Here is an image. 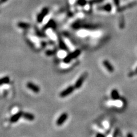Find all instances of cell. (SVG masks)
Here are the masks:
<instances>
[{
  "label": "cell",
  "mask_w": 137,
  "mask_h": 137,
  "mask_svg": "<svg viewBox=\"0 0 137 137\" xmlns=\"http://www.w3.org/2000/svg\"><path fill=\"white\" fill-rule=\"evenodd\" d=\"M81 51L80 50H75V51L71 52V53H69L68 54L66 55V56L64 58V59H63V61H64V62L65 63V64H68V63L71 62L73 59L78 57L79 55L81 54Z\"/></svg>",
  "instance_id": "cell-1"
},
{
  "label": "cell",
  "mask_w": 137,
  "mask_h": 137,
  "mask_svg": "<svg viewBox=\"0 0 137 137\" xmlns=\"http://www.w3.org/2000/svg\"><path fill=\"white\" fill-rule=\"evenodd\" d=\"M87 77V73L85 72V73H83L79 77V78L77 80L76 82H75L74 86L75 89H80Z\"/></svg>",
  "instance_id": "cell-2"
},
{
  "label": "cell",
  "mask_w": 137,
  "mask_h": 137,
  "mask_svg": "<svg viewBox=\"0 0 137 137\" xmlns=\"http://www.w3.org/2000/svg\"><path fill=\"white\" fill-rule=\"evenodd\" d=\"M75 87L74 86H69L66 89H65L64 90H62L60 94H59V96L61 98H65V97H68V95H69L70 94L73 93Z\"/></svg>",
  "instance_id": "cell-3"
},
{
  "label": "cell",
  "mask_w": 137,
  "mask_h": 137,
  "mask_svg": "<svg viewBox=\"0 0 137 137\" xmlns=\"http://www.w3.org/2000/svg\"><path fill=\"white\" fill-rule=\"evenodd\" d=\"M49 11V9L48 8H45L43 9L40 13L37 16V22L39 23L42 22L43 20H44V18L48 15Z\"/></svg>",
  "instance_id": "cell-4"
},
{
  "label": "cell",
  "mask_w": 137,
  "mask_h": 137,
  "mask_svg": "<svg viewBox=\"0 0 137 137\" xmlns=\"http://www.w3.org/2000/svg\"><path fill=\"white\" fill-rule=\"evenodd\" d=\"M68 118V114L66 113H63L60 116L58 117V118L57 119L56 121V124L57 126H60L62 125L65 122H66V120H67Z\"/></svg>",
  "instance_id": "cell-5"
},
{
  "label": "cell",
  "mask_w": 137,
  "mask_h": 137,
  "mask_svg": "<svg viewBox=\"0 0 137 137\" xmlns=\"http://www.w3.org/2000/svg\"><path fill=\"white\" fill-rule=\"evenodd\" d=\"M26 87L35 93H38L40 91V88L39 86L32 82H28L27 83Z\"/></svg>",
  "instance_id": "cell-6"
},
{
  "label": "cell",
  "mask_w": 137,
  "mask_h": 137,
  "mask_svg": "<svg viewBox=\"0 0 137 137\" xmlns=\"http://www.w3.org/2000/svg\"><path fill=\"white\" fill-rule=\"evenodd\" d=\"M23 111H18V112L16 113V114L13 115L12 116L10 117V122L11 123H16L18 121L21 117H22V115H23Z\"/></svg>",
  "instance_id": "cell-7"
},
{
  "label": "cell",
  "mask_w": 137,
  "mask_h": 137,
  "mask_svg": "<svg viewBox=\"0 0 137 137\" xmlns=\"http://www.w3.org/2000/svg\"><path fill=\"white\" fill-rule=\"evenodd\" d=\"M22 117L25 120H29V121H33L35 119V116L33 114L28 112H23Z\"/></svg>",
  "instance_id": "cell-8"
},
{
  "label": "cell",
  "mask_w": 137,
  "mask_h": 137,
  "mask_svg": "<svg viewBox=\"0 0 137 137\" xmlns=\"http://www.w3.org/2000/svg\"><path fill=\"white\" fill-rule=\"evenodd\" d=\"M103 65L104 66V68H106V69L108 71L110 72V73H113L114 71V68L112 66V65L110 64V62L107 60H104L103 61Z\"/></svg>",
  "instance_id": "cell-9"
},
{
  "label": "cell",
  "mask_w": 137,
  "mask_h": 137,
  "mask_svg": "<svg viewBox=\"0 0 137 137\" xmlns=\"http://www.w3.org/2000/svg\"><path fill=\"white\" fill-rule=\"evenodd\" d=\"M44 28V30H46L49 28L55 29V28H56V24H55V22L53 20H50Z\"/></svg>",
  "instance_id": "cell-10"
},
{
  "label": "cell",
  "mask_w": 137,
  "mask_h": 137,
  "mask_svg": "<svg viewBox=\"0 0 137 137\" xmlns=\"http://www.w3.org/2000/svg\"><path fill=\"white\" fill-rule=\"evenodd\" d=\"M111 97L113 100H118L120 98V95L116 89H113L111 92Z\"/></svg>",
  "instance_id": "cell-11"
},
{
  "label": "cell",
  "mask_w": 137,
  "mask_h": 137,
  "mask_svg": "<svg viewBox=\"0 0 137 137\" xmlns=\"http://www.w3.org/2000/svg\"><path fill=\"white\" fill-rule=\"evenodd\" d=\"M10 82V78L8 76L3 77L2 78H0V86L3 85L8 84Z\"/></svg>",
  "instance_id": "cell-12"
},
{
  "label": "cell",
  "mask_w": 137,
  "mask_h": 137,
  "mask_svg": "<svg viewBox=\"0 0 137 137\" xmlns=\"http://www.w3.org/2000/svg\"><path fill=\"white\" fill-rule=\"evenodd\" d=\"M59 47L61 49L63 50H65L67 51L68 50V47L65 44V43L64 42V41L62 40V39H59Z\"/></svg>",
  "instance_id": "cell-13"
},
{
  "label": "cell",
  "mask_w": 137,
  "mask_h": 137,
  "mask_svg": "<svg viewBox=\"0 0 137 137\" xmlns=\"http://www.w3.org/2000/svg\"><path fill=\"white\" fill-rule=\"evenodd\" d=\"M18 26L19 28L23 29H28L30 28V25L25 22H19L18 23Z\"/></svg>",
  "instance_id": "cell-14"
},
{
  "label": "cell",
  "mask_w": 137,
  "mask_h": 137,
  "mask_svg": "<svg viewBox=\"0 0 137 137\" xmlns=\"http://www.w3.org/2000/svg\"><path fill=\"white\" fill-rule=\"evenodd\" d=\"M55 53V51H54V50H48L45 52L46 54L48 55V56H51V55H53Z\"/></svg>",
  "instance_id": "cell-15"
},
{
  "label": "cell",
  "mask_w": 137,
  "mask_h": 137,
  "mask_svg": "<svg viewBox=\"0 0 137 137\" xmlns=\"http://www.w3.org/2000/svg\"><path fill=\"white\" fill-rule=\"evenodd\" d=\"M86 3L85 0H79L78 1V3L80 5H83Z\"/></svg>",
  "instance_id": "cell-16"
},
{
  "label": "cell",
  "mask_w": 137,
  "mask_h": 137,
  "mask_svg": "<svg viewBox=\"0 0 137 137\" xmlns=\"http://www.w3.org/2000/svg\"><path fill=\"white\" fill-rule=\"evenodd\" d=\"M96 137H104V136L103 134H101V133H98V134H97Z\"/></svg>",
  "instance_id": "cell-17"
},
{
  "label": "cell",
  "mask_w": 137,
  "mask_h": 137,
  "mask_svg": "<svg viewBox=\"0 0 137 137\" xmlns=\"http://www.w3.org/2000/svg\"><path fill=\"white\" fill-rule=\"evenodd\" d=\"M127 137H133V135L131 134V133H128L127 135Z\"/></svg>",
  "instance_id": "cell-18"
},
{
  "label": "cell",
  "mask_w": 137,
  "mask_h": 137,
  "mask_svg": "<svg viewBox=\"0 0 137 137\" xmlns=\"http://www.w3.org/2000/svg\"><path fill=\"white\" fill-rule=\"evenodd\" d=\"M7 1V0H0V3H4Z\"/></svg>",
  "instance_id": "cell-19"
},
{
  "label": "cell",
  "mask_w": 137,
  "mask_h": 137,
  "mask_svg": "<svg viewBox=\"0 0 137 137\" xmlns=\"http://www.w3.org/2000/svg\"><path fill=\"white\" fill-rule=\"evenodd\" d=\"M134 73H135V74H137V68H136V70H135V71H134Z\"/></svg>",
  "instance_id": "cell-20"
}]
</instances>
